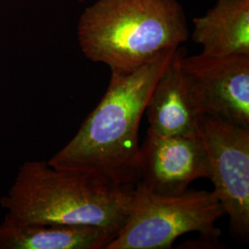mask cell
<instances>
[{
    "mask_svg": "<svg viewBox=\"0 0 249 249\" xmlns=\"http://www.w3.org/2000/svg\"><path fill=\"white\" fill-rule=\"evenodd\" d=\"M198 138L210 166L213 194L230 220L231 231L249 238V128L218 116H202Z\"/></svg>",
    "mask_w": 249,
    "mask_h": 249,
    "instance_id": "5",
    "label": "cell"
},
{
    "mask_svg": "<svg viewBox=\"0 0 249 249\" xmlns=\"http://www.w3.org/2000/svg\"><path fill=\"white\" fill-rule=\"evenodd\" d=\"M181 69L201 116L249 128V55L185 53Z\"/></svg>",
    "mask_w": 249,
    "mask_h": 249,
    "instance_id": "6",
    "label": "cell"
},
{
    "mask_svg": "<svg viewBox=\"0 0 249 249\" xmlns=\"http://www.w3.org/2000/svg\"><path fill=\"white\" fill-rule=\"evenodd\" d=\"M199 178H210L209 160L198 137L147 132L141 146L138 185L157 195H179Z\"/></svg>",
    "mask_w": 249,
    "mask_h": 249,
    "instance_id": "7",
    "label": "cell"
},
{
    "mask_svg": "<svg viewBox=\"0 0 249 249\" xmlns=\"http://www.w3.org/2000/svg\"><path fill=\"white\" fill-rule=\"evenodd\" d=\"M80 50L111 73H131L189 37L178 0H97L80 15Z\"/></svg>",
    "mask_w": 249,
    "mask_h": 249,
    "instance_id": "3",
    "label": "cell"
},
{
    "mask_svg": "<svg viewBox=\"0 0 249 249\" xmlns=\"http://www.w3.org/2000/svg\"><path fill=\"white\" fill-rule=\"evenodd\" d=\"M177 48L161 52L131 73H111L97 107L47 162L54 168L85 172L135 187L140 181L141 121L151 91Z\"/></svg>",
    "mask_w": 249,
    "mask_h": 249,
    "instance_id": "1",
    "label": "cell"
},
{
    "mask_svg": "<svg viewBox=\"0 0 249 249\" xmlns=\"http://www.w3.org/2000/svg\"><path fill=\"white\" fill-rule=\"evenodd\" d=\"M116 233L92 225L26 223L5 215L0 249H107Z\"/></svg>",
    "mask_w": 249,
    "mask_h": 249,
    "instance_id": "9",
    "label": "cell"
},
{
    "mask_svg": "<svg viewBox=\"0 0 249 249\" xmlns=\"http://www.w3.org/2000/svg\"><path fill=\"white\" fill-rule=\"evenodd\" d=\"M185 53L181 46L175 49L151 91L145 109L148 132L198 137V122L202 116L181 69V59Z\"/></svg>",
    "mask_w": 249,
    "mask_h": 249,
    "instance_id": "8",
    "label": "cell"
},
{
    "mask_svg": "<svg viewBox=\"0 0 249 249\" xmlns=\"http://www.w3.org/2000/svg\"><path fill=\"white\" fill-rule=\"evenodd\" d=\"M133 189L85 172L54 168L45 160H27L0 205L21 223L92 225L117 235Z\"/></svg>",
    "mask_w": 249,
    "mask_h": 249,
    "instance_id": "2",
    "label": "cell"
},
{
    "mask_svg": "<svg viewBox=\"0 0 249 249\" xmlns=\"http://www.w3.org/2000/svg\"><path fill=\"white\" fill-rule=\"evenodd\" d=\"M192 40L211 56L249 55V0H217L193 19Z\"/></svg>",
    "mask_w": 249,
    "mask_h": 249,
    "instance_id": "10",
    "label": "cell"
},
{
    "mask_svg": "<svg viewBox=\"0 0 249 249\" xmlns=\"http://www.w3.org/2000/svg\"><path fill=\"white\" fill-rule=\"evenodd\" d=\"M224 211L213 191L187 189L179 195H157L136 185L122 229L107 249H167L188 232L217 241L216 223Z\"/></svg>",
    "mask_w": 249,
    "mask_h": 249,
    "instance_id": "4",
    "label": "cell"
},
{
    "mask_svg": "<svg viewBox=\"0 0 249 249\" xmlns=\"http://www.w3.org/2000/svg\"><path fill=\"white\" fill-rule=\"evenodd\" d=\"M79 1H80V2H83V1H84V0H79Z\"/></svg>",
    "mask_w": 249,
    "mask_h": 249,
    "instance_id": "11",
    "label": "cell"
}]
</instances>
